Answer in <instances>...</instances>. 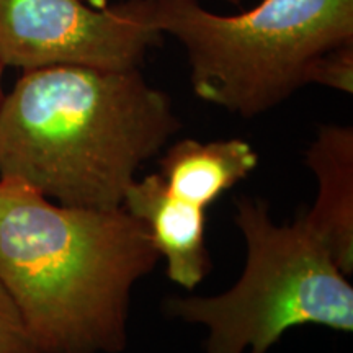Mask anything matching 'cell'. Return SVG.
Here are the masks:
<instances>
[{
    "instance_id": "277c9868",
    "label": "cell",
    "mask_w": 353,
    "mask_h": 353,
    "mask_svg": "<svg viewBox=\"0 0 353 353\" xmlns=\"http://www.w3.org/2000/svg\"><path fill=\"white\" fill-rule=\"evenodd\" d=\"M244 272L218 296L172 298L167 312L208 329L205 353H267L290 329L353 330V286L301 216L276 224L268 203L237 200Z\"/></svg>"
},
{
    "instance_id": "9c48e42d",
    "label": "cell",
    "mask_w": 353,
    "mask_h": 353,
    "mask_svg": "<svg viewBox=\"0 0 353 353\" xmlns=\"http://www.w3.org/2000/svg\"><path fill=\"white\" fill-rule=\"evenodd\" d=\"M0 353H41L2 278H0Z\"/></svg>"
},
{
    "instance_id": "3957f363",
    "label": "cell",
    "mask_w": 353,
    "mask_h": 353,
    "mask_svg": "<svg viewBox=\"0 0 353 353\" xmlns=\"http://www.w3.org/2000/svg\"><path fill=\"white\" fill-rule=\"evenodd\" d=\"M152 19L183 44L195 94L244 118L275 108L322 54L353 43V0H262L229 17L198 0H154Z\"/></svg>"
},
{
    "instance_id": "30bf717a",
    "label": "cell",
    "mask_w": 353,
    "mask_h": 353,
    "mask_svg": "<svg viewBox=\"0 0 353 353\" xmlns=\"http://www.w3.org/2000/svg\"><path fill=\"white\" fill-rule=\"evenodd\" d=\"M307 83L353 94V43L342 44L322 54L309 70Z\"/></svg>"
},
{
    "instance_id": "7a4b0ae2",
    "label": "cell",
    "mask_w": 353,
    "mask_h": 353,
    "mask_svg": "<svg viewBox=\"0 0 353 353\" xmlns=\"http://www.w3.org/2000/svg\"><path fill=\"white\" fill-rule=\"evenodd\" d=\"M159 259L123 206H64L0 179V278L41 353L125 350L131 291Z\"/></svg>"
},
{
    "instance_id": "52a82bcc",
    "label": "cell",
    "mask_w": 353,
    "mask_h": 353,
    "mask_svg": "<svg viewBox=\"0 0 353 353\" xmlns=\"http://www.w3.org/2000/svg\"><path fill=\"white\" fill-rule=\"evenodd\" d=\"M306 164L317 180L312 208L301 214L327 247L337 267L353 273V130L322 125L306 151Z\"/></svg>"
},
{
    "instance_id": "8fae6325",
    "label": "cell",
    "mask_w": 353,
    "mask_h": 353,
    "mask_svg": "<svg viewBox=\"0 0 353 353\" xmlns=\"http://www.w3.org/2000/svg\"><path fill=\"white\" fill-rule=\"evenodd\" d=\"M3 70H6V65L0 63V105H2L3 100V92H2V77H3Z\"/></svg>"
},
{
    "instance_id": "8992f818",
    "label": "cell",
    "mask_w": 353,
    "mask_h": 353,
    "mask_svg": "<svg viewBox=\"0 0 353 353\" xmlns=\"http://www.w3.org/2000/svg\"><path fill=\"white\" fill-rule=\"evenodd\" d=\"M123 208L148 228L174 283L193 290L205 280L211 270L205 208L175 196L161 174L136 179Z\"/></svg>"
},
{
    "instance_id": "6da1fadb",
    "label": "cell",
    "mask_w": 353,
    "mask_h": 353,
    "mask_svg": "<svg viewBox=\"0 0 353 353\" xmlns=\"http://www.w3.org/2000/svg\"><path fill=\"white\" fill-rule=\"evenodd\" d=\"M180 126L139 69L23 70L0 105V179L64 206L121 208L136 172Z\"/></svg>"
},
{
    "instance_id": "5b68a950",
    "label": "cell",
    "mask_w": 353,
    "mask_h": 353,
    "mask_svg": "<svg viewBox=\"0 0 353 353\" xmlns=\"http://www.w3.org/2000/svg\"><path fill=\"white\" fill-rule=\"evenodd\" d=\"M152 12L154 0H128L103 10L82 0H0V63L21 70L139 69L162 41Z\"/></svg>"
},
{
    "instance_id": "ba28073f",
    "label": "cell",
    "mask_w": 353,
    "mask_h": 353,
    "mask_svg": "<svg viewBox=\"0 0 353 353\" xmlns=\"http://www.w3.org/2000/svg\"><path fill=\"white\" fill-rule=\"evenodd\" d=\"M161 174L175 196L208 208L259 165V156L244 139L201 143L182 139L161 159Z\"/></svg>"
},
{
    "instance_id": "7c38bea8",
    "label": "cell",
    "mask_w": 353,
    "mask_h": 353,
    "mask_svg": "<svg viewBox=\"0 0 353 353\" xmlns=\"http://www.w3.org/2000/svg\"><path fill=\"white\" fill-rule=\"evenodd\" d=\"M226 2L232 3V6H241V0H226Z\"/></svg>"
}]
</instances>
